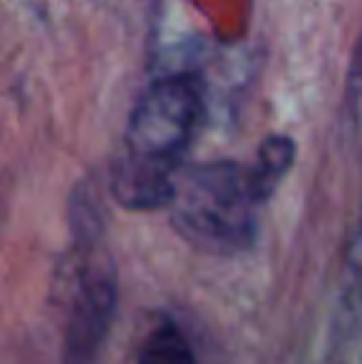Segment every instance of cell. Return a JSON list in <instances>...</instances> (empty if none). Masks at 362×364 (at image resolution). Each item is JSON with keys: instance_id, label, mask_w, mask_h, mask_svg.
<instances>
[{"instance_id": "cell-9", "label": "cell", "mask_w": 362, "mask_h": 364, "mask_svg": "<svg viewBox=\"0 0 362 364\" xmlns=\"http://www.w3.org/2000/svg\"><path fill=\"white\" fill-rule=\"evenodd\" d=\"M350 92H353V100H358V105H362V38L358 48H355L353 70H350Z\"/></svg>"}, {"instance_id": "cell-4", "label": "cell", "mask_w": 362, "mask_h": 364, "mask_svg": "<svg viewBox=\"0 0 362 364\" xmlns=\"http://www.w3.org/2000/svg\"><path fill=\"white\" fill-rule=\"evenodd\" d=\"M176 164L127 154L112 166L110 193L127 211H156L176 198Z\"/></svg>"}, {"instance_id": "cell-8", "label": "cell", "mask_w": 362, "mask_h": 364, "mask_svg": "<svg viewBox=\"0 0 362 364\" xmlns=\"http://www.w3.org/2000/svg\"><path fill=\"white\" fill-rule=\"evenodd\" d=\"M348 270L358 283H362V216L348 248Z\"/></svg>"}, {"instance_id": "cell-5", "label": "cell", "mask_w": 362, "mask_h": 364, "mask_svg": "<svg viewBox=\"0 0 362 364\" xmlns=\"http://www.w3.org/2000/svg\"><path fill=\"white\" fill-rule=\"evenodd\" d=\"M293 161H295V141L290 136L271 134L261 141L256 164H253V168H248L251 191L256 203H266L273 196L275 186L290 171Z\"/></svg>"}, {"instance_id": "cell-7", "label": "cell", "mask_w": 362, "mask_h": 364, "mask_svg": "<svg viewBox=\"0 0 362 364\" xmlns=\"http://www.w3.org/2000/svg\"><path fill=\"white\" fill-rule=\"evenodd\" d=\"M73 230L80 243H92L102 233V208L85 188H80L73 201Z\"/></svg>"}, {"instance_id": "cell-6", "label": "cell", "mask_w": 362, "mask_h": 364, "mask_svg": "<svg viewBox=\"0 0 362 364\" xmlns=\"http://www.w3.org/2000/svg\"><path fill=\"white\" fill-rule=\"evenodd\" d=\"M139 364H198L186 335L174 322H159L139 350Z\"/></svg>"}, {"instance_id": "cell-1", "label": "cell", "mask_w": 362, "mask_h": 364, "mask_svg": "<svg viewBox=\"0 0 362 364\" xmlns=\"http://www.w3.org/2000/svg\"><path fill=\"white\" fill-rule=\"evenodd\" d=\"M256 198L248 168L233 161L191 166L176 181V230L208 253L236 255L256 240Z\"/></svg>"}, {"instance_id": "cell-3", "label": "cell", "mask_w": 362, "mask_h": 364, "mask_svg": "<svg viewBox=\"0 0 362 364\" xmlns=\"http://www.w3.org/2000/svg\"><path fill=\"white\" fill-rule=\"evenodd\" d=\"M117 312V275L110 258L85 260L63 332V364H95Z\"/></svg>"}, {"instance_id": "cell-2", "label": "cell", "mask_w": 362, "mask_h": 364, "mask_svg": "<svg viewBox=\"0 0 362 364\" xmlns=\"http://www.w3.org/2000/svg\"><path fill=\"white\" fill-rule=\"evenodd\" d=\"M203 92L193 75L156 80L139 97L127 127L129 154L176 164L201 119Z\"/></svg>"}]
</instances>
